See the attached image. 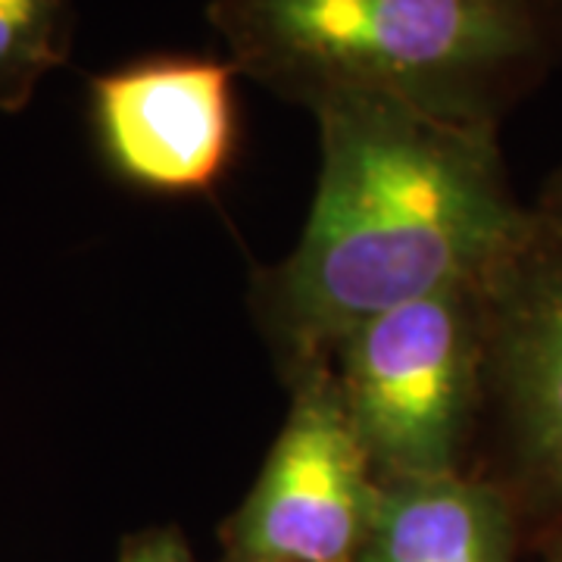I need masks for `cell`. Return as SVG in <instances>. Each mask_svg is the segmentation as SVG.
<instances>
[{
  "mask_svg": "<svg viewBox=\"0 0 562 562\" xmlns=\"http://www.w3.org/2000/svg\"><path fill=\"white\" fill-rule=\"evenodd\" d=\"M484 460L541 543L562 525V216L531 206L513 250L484 281Z\"/></svg>",
  "mask_w": 562,
  "mask_h": 562,
  "instance_id": "4",
  "label": "cell"
},
{
  "mask_svg": "<svg viewBox=\"0 0 562 562\" xmlns=\"http://www.w3.org/2000/svg\"><path fill=\"white\" fill-rule=\"evenodd\" d=\"M244 79L316 110L384 98L497 128L562 63L560 0H206Z\"/></svg>",
  "mask_w": 562,
  "mask_h": 562,
  "instance_id": "2",
  "label": "cell"
},
{
  "mask_svg": "<svg viewBox=\"0 0 562 562\" xmlns=\"http://www.w3.org/2000/svg\"><path fill=\"white\" fill-rule=\"evenodd\" d=\"M291 406L260 475L220 531V562H353L379 475L331 362L288 382Z\"/></svg>",
  "mask_w": 562,
  "mask_h": 562,
  "instance_id": "5",
  "label": "cell"
},
{
  "mask_svg": "<svg viewBox=\"0 0 562 562\" xmlns=\"http://www.w3.org/2000/svg\"><path fill=\"white\" fill-rule=\"evenodd\" d=\"M238 66L147 54L88 79V125L106 172L154 198L216 191L241 150Z\"/></svg>",
  "mask_w": 562,
  "mask_h": 562,
  "instance_id": "6",
  "label": "cell"
},
{
  "mask_svg": "<svg viewBox=\"0 0 562 562\" xmlns=\"http://www.w3.org/2000/svg\"><path fill=\"white\" fill-rule=\"evenodd\" d=\"M560 3H562V0H560Z\"/></svg>",
  "mask_w": 562,
  "mask_h": 562,
  "instance_id": "12",
  "label": "cell"
},
{
  "mask_svg": "<svg viewBox=\"0 0 562 562\" xmlns=\"http://www.w3.org/2000/svg\"><path fill=\"white\" fill-rule=\"evenodd\" d=\"M331 372L379 482L475 469L487 413L484 284H450L357 325Z\"/></svg>",
  "mask_w": 562,
  "mask_h": 562,
  "instance_id": "3",
  "label": "cell"
},
{
  "mask_svg": "<svg viewBox=\"0 0 562 562\" xmlns=\"http://www.w3.org/2000/svg\"><path fill=\"white\" fill-rule=\"evenodd\" d=\"M525 525L482 469L379 482L353 562H522Z\"/></svg>",
  "mask_w": 562,
  "mask_h": 562,
  "instance_id": "7",
  "label": "cell"
},
{
  "mask_svg": "<svg viewBox=\"0 0 562 562\" xmlns=\"http://www.w3.org/2000/svg\"><path fill=\"white\" fill-rule=\"evenodd\" d=\"M531 206H538L543 213H557V216H562V166L550 176V179L543 181L541 194H538V201L531 203Z\"/></svg>",
  "mask_w": 562,
  "mask_h": 562,
  "instance_id": "10",
  "label": "cell"
},
{
  "mask_svg": "<svg viewBox=\"0 0 562 562\" xmlns=\"http://www.w3.org/2000/svg\"><path fill=\"white\" fill-rule=\"evenodd\" d=\"M538 562H562V525L538 543Z\"/></svg>",
  "mask_w": 562,
  "mask_h": 562,
  "instance_id": "11",
  "label": "cell"
},
{
  "mask_svg": "<svg viewBox=\"0 0 562 562\" xmlns=\"http://www.w3.org/2000/svg\"><path fill=\"white\" fill-rule=\"evenodd\" d=\"M76 0H0V113H20L69 60Z\"/></svg>",
  "mask_w": 562,
  "mask_h": 562,
  "instance_id": "8",
  "label": "cell"
},
{
  "mask_svg": "<svg viewBox=\"0 0 562 562\" xmlns=\"http://www.w3.org/2000/svg\"><path fill=\"white\" fill-rule=\"evenodd\" d=\"M116 562H201L179 525H150L120 543Z\"/></svg>",
  "mask_w": 562,
  "mask_h": 562,
  "instance_id": "9",
  "label": "cell"
},
{
  "mask_svg": "<svg viewBox=\"0 0 562 562\" xmlns=\"http://www.w3.org/2000/svg\"><path fill=\"white\" fill-rule=\"evenodd\" d=\"M319 179L301 241L257 272L250 310L284 384L331 362L366 319L450 284H484L519 241L501 132L366 94L310 110Z\"/></svg>",
  "mask_w": 562,
  "mask_h": 562,
  "instance_id": "1",
  "label": "cell"
}]
</instances>
